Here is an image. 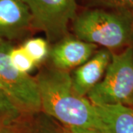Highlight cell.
Returning <instances> with one entry per match:
<instances>
[{"instance_id": "12", "label": "cell", "mask_w": 133, "mask_h": 133, "mask_svg": "<svg viewBox=\"0 0 133 133\" xmlns=\"http://www.w3.org/2000/svg\"><path fill=\"white\" fill-rule=\"evenodd\" d=\"M8 56L12 65L23 73L28 74L36 66L32 58L22 46L18 48L12 46L10 49Z\"/></svg>"}, {"instance_id": "6", "label": "cell", "mask_w": 133, "mask_h": 133, "mask_svg": "<svg viewBox=\"0 0 133 133\" xmlns=\"http://www.w3.org/2000/svg\"><path fill=\"white\" fill-rule=\"evenodd\" d=\"M98 46L68 36L54 44L50 52L52 67L66 71L87 62L96 52Z\"/></svg>"}, {"instance_id": "2", "label": "cell", "mask_w": 133, "mask_h": 133, "mask_svg": "<svg viewBox=\"0 0 133 133\" xmlns=\"http://www.w3.org/2000/svg\"><path fill=\"white\" fill-rule=\"evenodd\" d=\"M76 38L112 52L132 45L133 15L111 10L87 8L72 22Z\"/></svg>"}, {"instance_id": "4", "label": "cell", "mask_w": 133, "mask_h": 133, "mask_svg": "<svg viewBox=\"0 0 133 133\" xmlns=\"http://www.w3.org/2000/svg\"><path fill=\"white\" fill-rule=\"evenodd\" d=\"M12 45L0 39V84L23 114L42 110L38 84L36 78L23 73L12 65L8 52Z\"/></svg>"}, {"instance_id": "5", "label": "cell", "mask_w": 133, "mask_h": 133, "mask_svg": "<svg viewBox=\"0 0 133 133\" xmlns=\"http://www.w3.org/2000/svg\"><path fill=\"white\" fill-rule=\"evenodd\" d=\"M32 16L34 28L45 34L48 42L57 43L68 35L69 24L77 16L76 0H22Z\"/></svg>"}, {"instance_id": "10", "label": "cell", "mask_w": 133, "mask_h": 133, "mask_svg": "<svg viewBox=\"0 0 133 133\" xmlns=\"http://www.w3.org/2000/svg\"><path fill=\"white\" fill-rule=\"evenodd\" d=\"M88 8H101L133 15V0H76Z\"/></svg>"}, {"instance_id": "11", "label": "cell", "mask_w": 133, "mask_h": 133, "mask_svg": "<svg viewBox=\"0 0 133 133\" xmlns=\"http://www.w3.org/2000/svg\"><path fill=\"white\" fill-rule=\"evenodd\" d=\"M22 48L32 58L36 65L43 62L49 53L48 42L42 38H33L27 40Z\"/></svg>"}, {"instance_id": "18", "label": "cell", "mask_w": 133, "mask_h": 133, "mask_svg": "<svg viewBox=\"0 0 133 133\" xmlns=\"http://www.w3.org/2000/svg\"><path fill=\"white\" fill-rule=\"evenodd\" d=\"M0 89H2V86H1V84H0Z\"/></svg>"}, {"instance_id": "7", "label": "cell", "mask_w": 133, "mask_h": 133, "mask_svg": "<svg viewBox=\"0 0 133 133\" xmlns=\"http://www.w3.org/2000/svg\"><path fill=\"white\" fill-rule=\"evenodd\" d=\"M33 28L32 16L22 0H0V39L7 42L22 36Z\"/></svg>"}, {"instance_id": "17", "label": "cell", "mask_w": 133, "mask_h": 133, "mask_svg": "<svg viewBox=\"0 0 133 133\" xmlns=\"http://www.w3.org/2000/svg\"><path fill=\"white\" fill-rule=\"evenodd\" d=\"M125 105H127V106L130 107H132V108L133 109V95L131 97V98L128 101H127V103Z\"/></svg>"}, {"instance_id": "1", "label": "cell", "mask_w": 133, "mask_h": 133, "mask_svg": "<svg viewBox=\"0 0 133 133\" xmlns=\"http://www.w3.org/2000/svg\"><path fill=\"white\" fill-rule=\"evenodd\" d=\"M42 110L64 127H79L103 133V124L95 105L75 90L71 76L54 67L44 68L35 78Z\"/></svg>"}, {"instance_id": "16", "label": "cell", "mask_w": 133, "mask_h": 133, "mask_svg": "<svg viewBox=\"0 0 133 133\" xmlns=\"http://www.w3.org/2000/svg\"><path fill=\"white\" fill-rule=\"evenodd\" d=\"M62 133H98L93 130L87 129L79 128V127H63Z\"/></svg>"}, {"instance_id": "8", "label": "cell", "mask_w": 133, "mask_h": 133, "mask_svg": "<svg viewBox=\"0 0 133 133\" xmlns=\"http://www.w3.org/2000/svg\"><path fill=\"white\" fill-rule=\"evenodd\" d=\"M111 58L112 52L104 48L96 51L87 62L76 68L71 78L73 87L78 95L86 97L101 81Z\"/></svg>"}, {"instance_id": "9", "label": "cell", "mask_w": 133, "mask_h": 133, "mask_svg": "<svg viewBox=\"0 0 133 133\" xmlns=\"http://www.w3.org/2000/svg\"><path fill=\"white\" fill-rule=\"evenodd\" d=\"M103 133H133V109L127 105H95Z\"/></svg>"}, {"instance_id": "3", "label": "cell", "mask_w": 133, "mask_h": 133, "mask_svg": "<svg viewBox=\"0 0 133 133\" xmlns=\"http://www.w3.org/2000/svg\"><path fill=\"white\" fill-rule=\"evenodd\" d=\"M133 95V46L112 58L101 81L91 90L87 98L93 105L126 104Z\"/></svg>"}, {"instance_id": "13", "label": "cell", "mask_w": 133, "mask_h": 133, "mask_svg": "<svg viewBox=\"0 0 133 133\" xmlns=\"http://www.w3.org/2000/svg\"><path fill=\"white\" fill-rule=\"evenodd\" d=\"M22 115L5 91L0 89V121L19 122L21 121Z\"/></svg>"}, {"instance_id": "15", "label": "cell", "mask_w": 133, "mask_h": 133, "mask_svg": "<svg viewBox=\"0 0 133 133\" xmlns=\"http://www.w3.org/2000/svg\"><path fill=\"white\" fill-rule=\"evenodd\" d=\"M24 123L10 122L5 121H0V133H17L23 127Z\"/></svg>"}, {"instance_id": "14", "label": "cell", "mask_w": 133, "mask_h": 133, "mask_svg": "<svg viewBox=\"0 0 133 133\" xmlns=\"http://www.w3.org/2000/svg\"><path fill=\"white\" fill-rule=\"evenodd\" d=\"M17 133H58L54 127L48 124L28 125L24 124Z\"/></svg>"}]
</instances>
